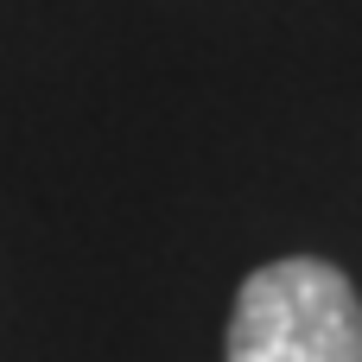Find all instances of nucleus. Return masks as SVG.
I'll list each match as a JSON object with an SVG mask.
<instances>
[{
	"label": "nucleus",
	"instance_id": "1",
	"mask_svg": "<svg viewBox=\"0 0 362 362\" xmlns=\"http://www.w3.org/2000/svg\"><path fill=\"white\" fill-rule=\"evenodd\" d=\"M229 362H362L356 286L312 255L255 267L229 312Z\"/></svg>",
	"mask_w": 362,
	"mask_h": 362
}]
</instances>
